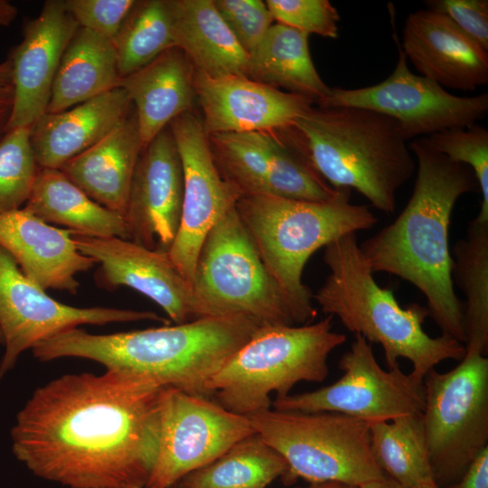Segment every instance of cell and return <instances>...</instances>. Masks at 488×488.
<instances>
[{
  "label": "cell",
  "mask_w": 488,
  "mask_h": 488,
  "mask_svg": "<svg viewBox=\"0 0 488 488\" xmlns=\"http://www.w3.org/2000/svg\"><path fill=\"white\" fill-rule=\"evenodd\" d=\"M167 388L114 370L36 389L11 429L15 458L68 488H145Z\"/></svg>",
  "instance_id": "6da1fadb"
},
{
  "label": "cell",
  "mask_w": 488,
  "mask_h": 488,
  "mask_svg": "<svg viewBox=\"0 0 488 488\" xmlns=\"http://www.w3.org/2000/svg\"><path fill=\"white\" fill-rule=\"evenodd\" d=\"M408 146L417 165L412 194L391 223L359 247L373 273H389L416 286L442 334L465 344L464 305L452 277L449 227L455 202L479 190L478 182L470 167L433 149L426 137Z\"/></svg>",
  "instance_id": "7a4b0ae2"
},
{
  "label": "cell",
  "mask_w": 488,
  "mask_h": 488,
  "mask_svg": "<svg viewBox=\"0 0 488 488\" xmlns=\"http://www.w3.org/2000/svg\"><path fill=\"white\" fill-rule=\"evenodd\" d=\"M240 315L202 317L155 328L93 334L72 328L36 344L41 361H94L160 386L204 396L210 379L259 328Z\"/></svg>",
  "instance_id": "3957f363"
},
{
  "label": "cell",
  "mask_w": 488,
  "mask_h": 488,
  "mask_svg": "<svg viewBox=\"0 0 488 488\" xmlns=\"http://www.w3.org/2000/svg\"><path fill=\"white\" fill-rule=\"evenodd\" d=\"M277 132L333 188L354 189L386 214L416 171L398 122L370 109L313 106Z\"/></svg>",
  "instance_id": "277c9868"
},
{
  "label": "cell",
  "mask_w": 488,
  "mask_h": 488,
  "mask_svg": "<svg viewBox=\"0 0 488 488\" xmlns=\"http://www.w3.org/2000/svg\"><path fill=\"white\" fill-rule=\"evenodd\" d=\"M329 269L313 299L323 313L339 318L351 333L381 346L389 369L405 358L409 373L423 381L429 371L446 360L460 361L465 354L463 343L446 336H429L423 324L427 306L412 303L401 307L389 288L378 285L365 262L356 234H348L324 248Z\"/></svg>",
  "instance_id": "5b68a950"
},
{
  "label": "cell",
  "mask_w": 488,
  "mask_h": 488,
  "mask_svg": "<svg viewBox=\"0 0 488 488\" xmlns=\"http://www.w3.org/2000/svg\"><path fill=\"white\" fill-rule=\"evenodd\" d=\"M351 189L315 202L267 195L241 196L236 211L267 271L295 314L296 324L317 314L303 282L307 260L321 248L348 234L371 229L378 218L367 205L350 202Z\"/></svg>",
  "instance_id": "8992f818"
},
{
  "label": "cell",
  "mask_w": 488,
  "mask_h": 488,
  "mask_svg": "<svg viewBox=\"0 0 488 488\" xmlns=\"http://www.w3.org/2000/svg\"><path fill=\"white\" fill-rule=\"evenodd\" d=\"M346 341L333 330V316L298 325L260 326L210 379L207 390L218 403L249 416L270 408V394H289L298 382H322L328 357Z\"/></svg>",
  "instance_id": "52a82bcc"
},
{
  "label": "cell",
  "mask_w": 488,
  "mask_h": 488,
  "mask_svg": "<svg viewBox=\"0 0 488 488\" xmlns=\"http://www.w3.org/2000/svg\"><path fill=\"white\" fill-rule=\"evenodd\" d=\"M255 431L286 460L285 483L338 482L353 486L386 475L371 449V424L334 412L268 408L247 416Z\"/></svg>",
  "instance_id": "ba28073f"
},
{
  "label": "cell",
  "mask_w": 488,
  "mask_h": 488,
  "mask_svg": "<svg viewBox=\"0 0 488 488\" xmlns=\"http://www.w3.org/2000/svg\"><path fill=\"white\" fill-rule=\"evenodd\" d=\"M192 288L199 318L240 315L258 326L298 325L236 207L206 236L196 260Z\"/></svg>",
  "instance_id": "9c48e42d"
},
{
  "label": "cell",
  "mask_w": 488,
  "mask_h": 488,
  "mask_svg": "<svg viewBox=\"0 0 488 488\" xmlns=\"http://www.w3.org/2000/svg\"><path fill=\"white\" fill-rule=\"evenodd\" d=\"M423 384L422 419L430 465L436 484L446 487L488 446V358L465 349L455 368L429 371Z\"/></svg>",
  "instance_id": "30bf717a"
},
{
  "label": "cell",
  "mask_w": 488,
  "mask_h": 488,
  "mask_svg": "<svg viewBox=\"0 0 488 488\" xmlns=\"http://www.w3.org/2000/svg\"><path fill=\"white\" fill-rule=\"evenodd\" d=\"M343 376L318 389L276 398L272 408L283 411L334 412L370 424L422 414L425 405L423 381L404 373L399 366L383 370L371 343L354 334L349 350L339 361Z\"/></svg>",
  "instance_id": "8fae6325"
},
{
  "label": "cell",
  "mask_w": 488,
  "mask_h": 488,
  "mask_svg": "<svg viewBox=\"0 0 488 488\" xmlns=\"http://www.w3.org/2000/svg\"><path fill=\"white\" fill-rule=\"evenodd\" d=\"M399 57L383 81L360 89L331 88L320 108L350 107L370 109L391 117L408 141L447 129L465 128L488 113V94L459 97L438 83L410 71L397 34Z\"/></svg>",
  "instance_id": "7c38bea8"
},
{
  "label": "cell",
  "mask_w": 488,
  "mask_h": 488,
  "mask_svg": "<svg viewBox=\"0 0 488 488\" xmlns=\"http://www.w3.org/2000/svg\"><path fill=\"white\" fill-rule=\"evenodd\" d=\"M30 280L11 255L0 247V331L5 352L0 380L21 354L40 342L82 324L167 320L151 311L111 307H75L61 303Z\"/></svg>",
  "instance_id": "4fadbf2b"
},
{
  "label": "cell",
  "mask_w": 488,
  "mask_h": 488,
  "mask_svg": "<svg viewBox=\"0 0 488 488\" xmlns=\"http://www.w3.org/2000/svg\"><path fill=\"white\" fill-rule=\"evenodd\" d=\"M255 431L247 416L209 398L167 388L156 458L145 488H173Z\"/></svg>",
  "instance_id": "5bb4252c"
},
{
  "label": "cell",
  "mask_w": 488,
  "mask_h": 488,
  "mask_svg": "<svg viewBox=\"0 0 488 488\" xmlns=\"http://www.w3.org/2000/svg\"><path fill=\"white\" fill-rule=\"evenodd\" d=\"M183 174L182 214L176 237L167 254L191 285L198 254L214 225L242 196L218 169L202 117L192 110L169 125Z\"/></svg>",
  "instance_id": "9a60e30c"
},
{
  "label": "cell",
  "mask_w": 488,
  "mask_h": 488,
  "mask_svg": "<svg viewBox=\"0 0 488 488\" xmlns=\"http://www.w3.org/2000/svg\"><path fill=\"white\" fill-rule=\"evenodd\" d=\"M221 175L245 195H267L322 202L333 188L275 132L210 135Z\"/></svg>",
  "instance_id": "2e32d148"
},
{
  "label": "cell",
  "mask_w": 488,
  "mask_h": 488,
  "mask_svg": "<svg viewBox=\"0 0 488 488\" xmlns=\"http://www.w3.org/2000/svg\"><path fill=\"white\" fill-rule=\"evenodd\" d=\"M71 238L81 254L99 264L96 273L99 286L133 288L157 304L175 324L199 318L192 288L167 252L117 237L93 238L72 232Z\"/></svg>",
  "instance_id": "e0dca14e"
},
{
  "label": "cell",
  "mask_w": 488,
  "mask_h": 488,
  "mask_svg": "<svg viewBox=\"0 0 488 488\" xmlns=\"http://www.w3.org/2000/svg\"><path fill=\"white\" fill-rule=\"evenodd\" d=\"M183 197L181 157L168 126L137 160L124 215L129 240L167 252L179 229Z\"/></svg>",
  "instance_id": "ac0fdd59"
},
{
  "label": "cell",
  "mask_w": 488,
  "mask_h": 488,
  "mask_svg": "<svg viewBox=\"0 0 488 488\" xmlns=\"http://www.w3.org/2000/svg\"><path fill=\"white\" fill-rule=\"evenodd\" d=\"M79 25L63 0H48L26 23L23 39L8 55L14 101L5 132L31 127L47 109L62 55Z\"/></svg>",
  "instance_id": "d6986e66"
},
{
  "label": "cell",
  "mask_w": 488,
  "mask_h": 488,
  "mask_svg": "<svg viewBox=\"0 0 488 488\" xmlns=\"http://www.w3.org/2000/svg\"><path fill=\"white\" fill-rule=\"evenodd\" d=\"M193 86L208 136L279 131L314 104L244 76L211 78L193 70Z\"/></svg>",
  "instance_id": "ffe728a7"
},
{
  "label": "cell",
  "mask_w": 488,
  "mask_h": 488,
  "mask_svg": "<svg viewBox=\"0 0 488 488\" xmlns=\"http://www.w3.org/2000/svg\"><path fill=\"white\" fill-rule=\"evenodd\" d=\"M400 45L421 76L443 88L472 91L488 82V51L444 14L430 9L410 13Z\"/></svg>",
  "instance_id": "44dd1931"
},
{
  "label": "cell",
  "mask_w": 488,
  "mask_h": 488,
  "mask_svg": "<svg viewBox=\"0 0 488 488\" xmlns=\"http://www.w3.org/2000/svg\"><path fill=\"white\" fill-rule=\"evenodd\" d=\"M70 230L52 226L23 208L0 214V247L23 273L44 290L76 294V276L96 261L81 254Z\"/></svg>",
  "instance_id": "7402d4cb"
},
{
  "label": "cell",
  "mask_w": 488,
  "mask_h": 488,
  "mask_svg": "<svg viewBox=\"0 0 488 488\" xmlns=\"http://www.w3.org/2000/svg\"><path fill=\"white\" fill-rule=\"evenodd\" d=\"M133 105L115 88L69 109L44 113L31 127V145L41 168L60 169L111 133Z\"/></svg>",
  "instance_id": "603a6c76"
},
{
  "label": "cell",
  "mask_w": 488,
  "mask_h": 488,
  "mask_svg": "<svg viewBox=\"0 0 488 488\" xmlns=\"http://www.w3.org/2000/svg\"><path fill=\"white\" fill-rule=\"evenodd\" d=\"M117 87L136 110L142 150L170 123L192 110L197 100L193 69L183 52L171 48L140 70L120 77Z\"/></svg>",
  "instance_id": "cb8c5ba5"
},
{
  "label": "cell",
  "mask_w": 488,
  "mask_h": 488,
  "mask_svg": "<svg viewBox=\"0 0 488 488\" xmlns=\"http://www.w3.org/2000/svg\"><path fill=\"white\" fill-rule=\"evenodd\" d=\"M141 152L133 106L128 116L111 133L65 163L60 170L93 201L124 216Z\"/></svg>",
  "instance_id": "d4e9b609"
},
{
  "label": "cell",
  "mask_w": 488,
  "mask_h": 488,
  "mask_svg": "<svg viewBox=\"0 0 488 488\" xmlns=\"http://www.w3.org/2000/svg\"><path fill=\"white\" fill-rule=\"evenodd\" d=\"M175 47L194 71L211 78L249 75V56L213 0H171Z\"/></svg>",
  "instance_id": "484cf974"
},
{
  "label": "cell",
  "mask_w": 488,
  "mask_h": 488,
  "mask_svg": "<svg viewBox=\"0 0 488 488\" xmlns=\"http://www.w3.org/2000/svg\"><path fill=\"white\" fill-rule=\"evenodd\" d=\"M46 223L84 236L129 239L122 214L93 201L60 169L41 168L23 207Z\"/></svg>",
  "instance_id": "4316f807"
},
{
  "label": "cell",
  "mask_w": 488,
  "mask_h": 488,
  "mask_svg": "<svg viewBox=\"0 0 488 488\" xmlns=\"http://www.w3.org/2000/svg\"><path fill=\"white\" fill-rule=\"evenodd\" d=\"M119 78L112 41L79 27L61 60L46 112L64 111L113 89Z\"/></svg>",
  "instance_id": "83f0119b"
},
{
  "label": "cell",
  "mask_w": 488,
  "mask_h": 488,
  "mask_svg": "<svg viewBox=\"0 0 488 488\" xmlns=\"http://www.w3.org/2000/svg\"><path fill=\"white\" fill-rule=\"evenodd\" d=\"M308 38L292 27L273 23L249 55L248 78L319 103L331 88L314 65Z\"/></svg>",
  "instance_id": "f1b7e54d"
},
{
  "label": "cell",
  "mask_w": 488,
  "mask_h": 488,
  "mask_svg": "<svg viewBox=\"0 0 488 488\" xmlns=\"http://www.w3.org/2000/svg\"><path fill=\"white\" fill-rule=\"evenodd\" d=\"M287 470L285 458L254 433L173 488H266L277 478L284 479Z\"/></svg>",
  "instance_id": "f546056e"
},
{
  "label": "cell",
  "mask_w": 488,
  "mask_h": 488,
  "mask_svg": "<svg viewBox=\"0 0 488 488\" xmlns=\"http://www.w3.org/2000/svg\"><path fill=\"white\" fill-rule=\"evenodd\" d=\"M452 277L466 297L465 349L488 348V221H469L466 236L451 251Z\"/></svg>",
  "instance_id": "4dcf8cb0"
},
{
  "label": "cell",
  "mask_w": 488,
  "mask_h": 488,
  "mask_svg": "<svg viewBox=\"0 0 488 488\" xmlns=\"http://www.w3.org/2000/svg\"><path fill=\"white\" fill-rule=\"evenodd\" d=\"M371 449L384 474L403 488L435 481L422 414L371 423Z\"/></svg>",
  "instance_id": "1f68e13d"
},
{
  "label": "cell",
  "mask_w": 488,
  "mask_h": 488,
  "mask_svg": "<svg viewBox=\"0 0 488 488\" xmlns=\"http://www.w3.org/2000/svg\"><path fill=\"white\" fill-rule=\"evenodd\" d=\"M119 77L145 67L175 47L171 0H141L112 41Z\"/></svg>",
  "instance_id": "d6a6232c"
},
{
  "label": "cell",
  "mask_w": 488,
  "mask_h": 488,
  "mask_svg": "<svg viewBox=\"0 0 488 488\" xmlns=\"http://www.w3.org/2000/svg\"><path fill=\"white\" fill-rule=\"evenodd\" d=\"M31 127L8 130L0 138V214L25 205L41 170L31 145Z\"/></svg>",
  "instance_id": "836d02e7"
},
{
  "label": "cell",
  "mask_w": 488,
  "mask_h": 488,
  "mask_svg": "<svg viewBox=\"0 0 488 488\" xmlns=\"http://www.w3.org/2000/svg\"><path fill=\"white\" fill-rule=\"evenodd\" d=\"M428 145L451 161L471 168L482 193L481 208L475 217L488 221V130L473 124L465 128L447 129L426 137Z\"/></svg>",
  "instance_id": "e575fe53"
},
{
  "label": "cell",
  "mask_w": 488,
  "mask_h": 488,
  "mask_svg": "<svg viewBox=\"0 0 488 488\" xmlns=\"http://www.w3.org/2000/svg\"><path fill=\"white\" fill-rule=\"evenodd\" d=\"M274 21L308 35L338 36L340 15L328 0H267Z\"/></svg>",
  "instance_id": "d590c367"
},
{
  "label": "cell",
  "mask_w": 488,
  "mask_h": 488,
  "mask_svg": "<svg viewBox=\"0 0 488 488\" xmlns=\"http://www.w3.org/2000/svg\"><path fill=\"white\" fill-rule=\"evenodd\" d=\"M213 4L239 43L249 54L263 41L274 18L261 0H213Z\"/></svg>",
  "instance_id": "8d00e7d4"
},
{
  "label": "cell",
  "mask_w": 488,
  "mask_h": 488,
  "mask_svg": "<svg viewBox=\"0 0 488 488\" xmlns=\"http://www.w3.org/2000/svg\"><path fill=\"white\" fill-rule=\"evenodd\" d=\"M78 25L110 41L118 33L136 0H63Z\"/></svg>",
  "instance_id": "74e56055"
},
{
  "label": "cell",
  "mask_w": 488,
  "mask_h": 488,
  "mask_svg": "<svg viewBox=\"0 0 488 488\" xmlns=\"http://www.w3.org/2000/svg\"><path fill=\"white\" fill-rule=\"evenodd\" d=\"M427 9L448 16L465 33L488 51L487 0H427Z\"/></svg>",
  "instance_id": "f35d334b"
},
{
  "label": "cell",
  "mask_w": 488,
  "mask_h": 488,
  "mask_svg": "<svg viewBox=\"0 0 488 488\" xmlns=\"http://www.w3.org/2000/svg\"><path fill=\"white\" fill-rule=\"evenodd\" d=\"M446 488H488V446L475 456L462 477Z\"/></svg>",
  "instance_id": "ab89813d"
},
{
  "label": "cell",
  "mask_w": 488,
  "mask_h": 488,
  "mask_svg": "<svg viewBox=\"0 0 488 488\" xmlns=\"http://www.w3.org/2000/svg\"><path fill=\"white\" fill-rule=\"evenodd\" d=\"M14 82L8 59L0 63V110L11 109L14 101Z\"/></svg>",
  "instance_id": "60d3db41"
},
{
  "label": "cell",
  "mask_w": 488,
  "mask_h": 488,
  "mask_svg": "<svg viewBox=\"0 0 488 488\" xmlns=\"http://www.w3.org/2000/svg\"><path fill=\"white\" fill-rule=\"evenodd\" d=\"M17 8L10 2L0 0V28L9 26L17 15Z\"/></svg>",
  "instance_id": "b9f144b4"
},
{
  "label": "cell",
  "mask_w": 488,
  "mask_h": 488,
  "mask_svg": "<svg viewBox=\"0 0 488 488\" xmlns=\"http://www.w3.org/2000/svg\"><path fill=\"white\" fill-rule=\"evenodd\" d=\"M360 488H403L389 477L365 483Z\"/></svg>",
  "instance_id": "7bdbcfd3"
},
{
  "label": "cell",
  "mask_w": 488,
  "mask_h": 488,
  "mask_svg": "<svg viewBox=\"0 0 488 488\" xmlns=\"http://www.w3.org/2000/svg\"><path fill=\"white\" fill-rule=\"evenodd\" d=\"M296 488H360V487L346 484L343 483H338V482H318V483H309V484L306 486L296 487Z\"/></svg>",
  "instance_id": "ee69618b"
},
{
  "label": "cell",
  "mask_w": 488,
  "mask_h": 488,
  "mask_svg": "<svg viewBox=\"0 0 488 488\" xmlns=\"http://www.w3.org/2000/svg\"><path fill=\"white\" fill-rule=\"evenodd\" d=\"M11 109L0 110V138L5 133Z\"/></svg>",
  "instance_id": "f6af8a7d"
},
{
  "label": "cell",
  "mask_w": 488,
  "mask_h": 488,
  "mask_svg": "<svg viewBox=\"0 0 488 488\" xmlns=\"http://www.w3.org/2000/svg\"><path fill=\"white\" fill-rule=\"evenodd\" d=\"M416 488H440V486H438L435 481H430V482L422 483Z\"/></svg>",
  "instance_id": "bcb514c9"
},
{
  "label": "cell",
  "mask_w": 488,
  "mask_h": 488,
  "mask_svg": "<svg viewBox=\"0 0 488 488\" xmlns=\"http://www.w3.org/2000/svg\"><path fill=\"white\" fill-rule=\"evenodd\" d=\"M0 343H3V335H2L1 331H0Z\"/></svg>",
  "instance_id": "7dc6e473"
}]
</instances>
